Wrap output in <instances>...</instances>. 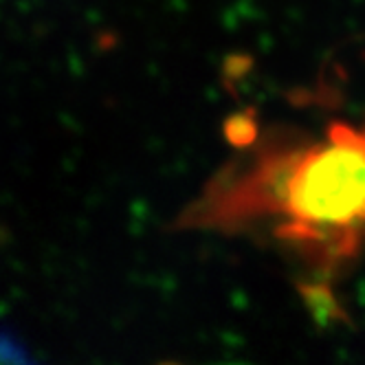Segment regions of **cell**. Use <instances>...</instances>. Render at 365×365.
<instances>
[{
	"mask_svg": "<svg viewBox=\"0 0 365 365\" xmlns=\"http://www.w3.org/2000/svg\"><path fill=\"white\" fill-rule=\"evenodd\" d=\"M304 295H306V302H308L310 310L315 312L322 322H328L330 317H341V312H339V306H336L332 293L328 289H324V286H306Z\"/></svg>",
	"mask_w": 365,
	"mask_h": 365,
	"instance_id": "2",
	"label": "cell"
},
{
	"mask_svg": "<svg viewBox=\"0 0 365 365\" xmlns=\"http://www.w3.org/2000/svg\"><path fill=\"white\" fill-rule=\"evenodd\" d=\"M225 135L231 143L236 145H249L255 139V121L251 115H236L231 117L225 125Z\"/></svg>",
	"mask_w": 365,
	"mask_h": 365,
	"instance_id": "3",
	"label": "cell"
},
{
	"mask_svg": "<svg viewBox=\"0 0 365 365\" xmlns=\"http://www.w3.org/2000/svg\"><path fill=\"white\" fill-rule=\"evenodd\" d=\"M262 212L291 218L293 242H326L352 253L365 225V135L336 123L328 143L269 156L238 185L202 207L198 222H233Z\"/></svg>",
	"mask_w": 365,
	"mask_h": 365,
	"instance_id": "1",
	"label": "cell"
}]
</instances>
